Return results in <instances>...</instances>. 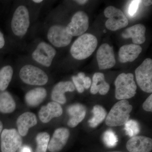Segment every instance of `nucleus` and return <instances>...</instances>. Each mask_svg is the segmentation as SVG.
<instances>
[{"label": "nucleus", "mask_w": 152, "mask_h": 152, "mask_svg": "<svg viewBox=\"0 0 152 152\" xmlns=\"http://www.w3.org/2000/svg\"><path fill=\"white\" fill-rule=\"evenodd\" d=\"M97 45V39L95 36L88 33L83 34L80 36L72 45L71 55L75 59H85L92 54Z\"/></svg>", "instance_id": "1"}, {"label": "nucleus", "mask_w": 152, "mask_h": 152, "mask_svg": "<svg viewBox=\"0 0 152 152\" xmlns=\"http://www.w3.org/2000/svg\"><path fill=\"white\" fill-rule=\"evenodd\" d=\"M133 107L126 100H121L112 107L106 120L107 126H118L124 125L128 121Z\"/></svg>", "instance_id": "2"}, {"label": "nucleus", "mask_w": 152, "mask_h": 152, "mask_svg": "<svg viewBox=\"0 0 152 152\" xmlns=\"http://www.w3.org/2000/svg\"><path fill=\"white\" fill-rule=\"evenodd\" d=\"M115 84L117 99H127L133 97L136 94L137 85L132 73L120 74L116 79Z\"/></svg>", "instance_id": "3"}, {"label": "nucleus", "mask_w": 152, "mask_h": 152, "mask_svg": "<svg viewBox=\"0 0 152 152\" xmlns=\"http://www.w3.org/2000/svg\"><path fill=\"white\" fill-rule=\"evenodd\" d=\"M19 76L25 83L33 86H44L48 81V77L44 71L32 65L23 66L20 71Z\"/></svg>", "instance_id": "4"}, {"label": "nucleus", "mask_w": 152, "mask_h": 152, "mask_svg": "<svg viewBox=\"0 0 152 152\" xmlns=\"http://www.w3.org/2000/svg\"><path fill=\"white\" fill-rule=\"evenodd\" d=\"M30 26L28 10L24 6L17 8L11 21V28L14 34L18 37L24 36Z\"/></svg>", "instance_id": "5"}, {"label": "nucleus", "mask_w": 152, "mask_h": 152, "mask_svg": "<svg viewBox=\"0 0 152 152\" xmlns=\"http://www.w3.org/2000/svg\"><path fill=\"white\" fill-rule=\"evenodd\" d=\"M136 80L139 86L145 92H152V60L145 59L136 69Z\"/></svg>", "instance_id": "6"}, {"label": "nucleus", "mask_w": 152, "mask_h": 152, "mask_svg": "<svg viewBox=\"0 0 152 152\" xmlns=\"http://www.w3.org/2000/svg\"><path fill=\"white\" fill-rule=\"evenodd\" d=\"M104 15L108 20L106 27L111 31H116L126 27L129 24L127 17L122 11L113 6H110L104 11Z\"/></svg>", "instance_id": "7"}, {"label": "nucleus", "mask_w": 152, "mask_h": 152, "mask_svg": "<svg viewBox=\"0 0 152 152\" xmlns=\"http://www.w3.org/2000/svg\"><path fill=\"white\" fill-rule=\"evenodd\" d=\"M21 136L16 129H4L1 135L2 152H16L21 146Z\"/></svg>", "instance_id": "8"}, {"label": "nucleus", "mask_w": 152, "mask_h": 152, "mask_svg": "<svg viewBox=\"0 0 152 152\" xmlns=\"http://www.w3.org/2000/svg\"><path fill=\"white\" fill-rule=\"evenodd\" d=\"M89 18L83 11L76 12L72 18L71 21L66 27L67 32L72 37L80 36L88 28Z\"/></svg>", "instance_id": "9"}, {"label": "nucleus", "mask_w": 152, "mask_h": 152, "mask_svg": "<svg viewBox=\"0 0 152 152\" xmlns=\"http://www.w3.org/2000/svg\"><path fill=\"white\" fill-rule=\"evenodd\" d=\"M73 37L67 32L65 26L54 25L49 29L48 38L49 42L57 48H64L70 43Z\"/></svg>", "instance_id": "10"}, {"label": "nucleus", "mask_w": 152, "mask_h": 152, "mask_svg": "<svg viewBox=\"0 0 152 152\" xmlns=\"http://www.w3.org/2000/svg\"><path fill=\"white\" fill-rule=\"evenodd\" d=\"M56 51L52 46L45 42H41L33 52L32 56L36 61L48 67L51 65Z\"/></svg>", "instance_id": "11"}, {"label": "nucleus", "mask_w": 152, "mask_h": 152, "mask_svg": "<svg viewBox=\"0 0 152 152\" xmlns=\"http://www.w3.org/2000/svg\"><path fill=\"white\" fill-rule=\"evenodd\" d=\"M96 58L100 69L113 68L116 64L113 47L107 43L101 45L97 51Z\"/></svg>", "instance_id": "12"}, {"label": "nucleus", "mask_w": 152, "mask_h": 152, "mask_svg": "<svg viewBox=\"0 0 152 152\" xmlns=\"http://www.w3.org/2000/svg\"><path fill=\"white\" fill-rule=\"evenodd\" d=\"M70 133L68 129L61 128L57 129L49 141L48 148L50 152H58L65 146Z\"/></svg>", "instance_id": "13"}, {"label": "nucleus", "mask_w": 152, "mask_h": 152, "mask_svg": "<svg viewBox=\"0 0 152 152\" xmlns=\"http://www.w3.org/2000/svg\"><path fill=\"white\" fill-rule=\"evenodd\" d=\"M126 148L130 152H150L152 149V140L144 136H135L128 141Z\"/></svg>", "instance_id": "14"}, {"label": "nucleus", "mask_w": 152, "mask_h": 152, "mask_svg": "<svg viewBox=\"0 0 152 152\" xmlns=\"http://www.w3.org/2000/svg\"><path fill=\"white\" fill-rule=\"evenodd\" d=\"M63 113V109L59 104L50 102L42 107L39 113V116L42 122L46 124L55 118L60 117Z\"/></svg>", "instance_id": "15"}, {"label": "nucleus", "mask_w": 152, "mask_h": 152, "mask_svg": "<svg viewBox=\"0 0 152 152\" xmlns=\"http://www.w3.org/2000/svg\"><path fill=\"white\" fill-rule=\"evenodd\" d=\"M145 32V26L138 24L125 29L122 33V37L126 39L132 38L133 44L141 45L143 44L146 40Z\"/></svg>", "instance_id": "16"}, {"label": "nucleus", "mask_w": 152, "mask_h": 152, "mask_svg": "<svg viewBox=\"0 0 152 152\" xmlns=\"http://www.w3.org/2000/svg\"><path fill=\"white\" fill-rule=\"evenodd\" d=\"M75 90V86L72 82H59L55 86L52 90V100L58 103L64 104L66 101L65 93L67 92H73Z\"/></svg>", "instance_id": "17"}, {"label": "nucleus", "mask_w": 152, "mask_h": 152, "mask_svg": "<svg viewBox=\"0 0 152 152\" xmlns=\"http://www.w3.org/2000/svg\"><path fill=\"white\" fill-rule=\"evenodd\" d=\"M142 48L139 45L132 44L124 45L119 50V59L122 63L134 61L141 53Z\"/></svg>", "instance_id": "18"}, {"label": "nucleus", "mask_w": 152, "mask_h": 152, "mask_svg": "<svg viewBox=\"0 0 152 152\" xmlns=\"http://www.w3.org/2000/svg\"><path fill=\"white\" fill-rule=\"evenodd\" d=\"M37 123L36 115L31 112L24 113L20 116L17 121L18 132L21 136L25 137L27 134L30 128Z\"/></svg>", "instance_id": "19"}, {"label": "nucleus", "mask_w": 152, "mask_h": 152, "mask_svg": "<svg viewBox=\"0 0 152 152\" xmlns=\"http://www.w3.org/2000/svg\"><path fill=\"white\" fill-rule=\"evenodd\" d=\"M86 112V108L81 104H74L68 107L67 113L70 117L68 122V126L74 128L77 126L84 119Z\"/></svg>", "instance_id": "20"}, {"label": "nucleus", "mask_w": 152, "mask_h": 152, "mask_svg": "<svg viewBox=\"0 0 152 152\" xmlns=\"http://www.w3.org/2000/svg\"><path fill=\"white\" fill-rule=\"evenodd\" d=\"M47 95L46 90L44 88L39 87L29 91L25 96V100L28 105L35 107L44 100Z\"/></svg>", "instance_id": "21"}, {"label": "nucleus", "mask_w": 152, "mask_h": 152, "mask_svg": "<svg viewBox=\"0 0 152 152\" xmlns=\"http://www.w3.org/2000/svg\"><path fill=\"white\" fill-rule=\"evenodd\" d=\"M110 88V85L105 81L103 74L97 72L94 74L91 88L92 94H96L99 92L101 95H104L108 92Z\"/></svg>", "instance_id": "22"}, {"label": "nucleus", "mask_w": 152, "mask_h": 152, "mask_svg": "<svg viewBox=\"0 0 152 152\" xmlns=\"http://www.w3.org/2000/svg\"><path fill=\"white\" fill-rule=\"evenodd\" d=\"M15 108V102L10 94L7 91L0 93V112L10 113Z\"/></svg>", "instance_id": "23"}, {"label": "nucleus", "mask_w": 152, "mask_h": 152, "mask_svg": "<svg viewBox=\"0 0 152 152\" xmlns=\"http://www.w3.org/2000/svg\"><path fill=\"white\" fill-rule=\"evenodd\" d=\"M13 74V69L10 66L3 67L0 70V91H4L8 87Z\"/></svg>", "instance_id": "24"}, {"label": "nucleus", "mask_w": 152, "mask_h": 152, "mask_svg": "<svg viewBox=\"0 0 152 152\" xmlns=\"http://www.w3.org/2000/svg\"><path fill=\"white\" fill-rule=\"evenodd\" d=\"M93 118L88 121L90 126L95 128L101 124L106 116L107 112L101 106L96 105L94 107L92 110Z\"/></svg>", "instance_id": "25"}, {"label": "nucleus", "mask_w": 152, "mask_h": 152, "mask_svg": "<svg viewBox=\"0 0 152 152\" xmlns=\"http://www.w3.org/2000/svg\"><path fill=\"white\" fill-rule=\"evenodd\" d=\"M50 140V136L48 133H39L36 137L37 146L35 152H46Z\"/></svg>", "instance_id": "26"}, {"label": "nucleus", "mask_w": 152, "mask_h": 152, "mask_svg": "<svg viewBox=\"0 0 152 152\" xmlns=\"http://www.w3.org/2000/svg\"><path fill=\"white\" fill-rule=\"evenodd\" d=\"M124 130L126 134L131 137H135L140 132V126L135 120H128L125 124Z\"/></svg>", "instance_id": "27"}, {"label": "nucleus", "mask_w": 152, "mask_h": 152, "mask_svg": "<svg viewBox=\"0 0 152 152\" xmlns=\"http://www.w3.org/2000/svg\"><path fill=\"white\" fill-rule=\"evenodd\" d=\"M103 140L106 145L109 148L115 146L118 142L117 136L111 129L107 130L104 133Z\"/></svg>", "instance_id": "28"}, {"label": "nucleus", "mask_w": 152, "mask_h": 152, "mask_svg": "<svg viewBox=\"0 0 152 152\" xmlns=\"http://www.w3.org/2000/svg\"><path fill=\"white\" fill-rule=\"evenodd\" d=\"M85 77L86 75L84 73L80 72L78 74L77 76H73L72 77L74 86L79 93H82L84 91L83 79Z\"/></svg>", "instance_id": "29"}, {"label": "nucleus", "mask_w": 152, "mask_h": 152, "mask_svg": "<svg viewBox=\"0 0 152 152\" xmlns=\"http://www.w3.org/2000/svg\"><path fill=\"white\" fill-rule=\"evenodd\" d=\"M142 2V1H131L129 6L128 13L131 16H134L137 11L139 5Z\"/></svg>", "instance_id": "30"}, {"label": "nucleus", "mask_w": 152, "mask_h": 152, "mask_svg": "<svg viewBox=\"0 0 152 152\" xmlns=\"http://www.w3.org/2000/svg\"><path fill=\"white\" fill-rule=\"evenodd\" d=\"M143 108L148 112L152 111V95H150L143 104Z\"/></svg>", "instance_id": "31"}, {"label": "nucleus", "mask_w": 152, "mask_h": 152, "mask_svg": "<svg viewBox=\"0 0 152 152\" xmlns=\"http://www.w3.org/2000/svg\"><path fill=\"white\" fill-rule=\"evenodd\" d=\"M83 87L85 89H88L89 88H90V87L91 86V79L89 77H86L84 78L83 79Z\"/></svg>", "instance_id": "32"}, {"label": "nucleus", "mask_w": 152, "mask_h": 152, "mask_svg": "<svg viewBox=\"0 0 152 152\" xmlns=\"http://www.w3.org/2000/svg\"><path fill=\"white\" fill-rule=\"evenodd\" d=\"M5 45V39L4 35L0 31V49L2 48Z\"/></svg>", "instance_id": "33"}, {"label": "nucleus", "mask_w": 152, "mask_h": 152, "mask_svg": "<svg viewBox=\"0 0 152 152\" xmlns=\"http://www.w3.org/2000/svg\"><path fill=\"white\" fill-rule=\"evenodd\" d=\"M20 152H32V150L28 146H24L20 150Z\"/></svg>", "instance_id": "34"}, {"label": "nucleus", "mask_w": 152, "mask_h": 152, "mask_svg": "<svg viewBox=\"0 0 152 152\" xmlns=\"http://www.w3.org/2000/svg\"><path fill=\"white\" fill-rule=\"evenodd\" d=\"M143 4L146 7H148L151 6L152 4V1L151 0H145V1H142Z\"/></svg>", "instance_id": "35"}, {"label": "nucleus", "mask_w": 152, "mask_h": 152, "mask_svg": "<svg viewBox=\"0 0 152 152\" xmlns=\"http://www.w3.org/2000/svg\"><path fill=\"white\" fill-rule=\"evenodd\" d=\"M75 1L79 4L84 5L86 4L88 1H86V0H77V1Z\"/></svg>", "instance_id": "36"}, {"label": "nucleus", "mask_w": 152, "mask_h": 152, "mask_svg": "<svg viewBox=\"0 0 152 152\" xmlns=\"http://www.w3.org/2000/svg\"><path fill=\"white\" fill-rule=\"evenodd\" d=\"M3 127L2 123L1 122V121H0V134H1V132L2 130Z\"/></svg>", "instance_id": "37"}, {"label": "nucleus", "mask_w": 152, "mask_h": 152, "mask_svg": "<svg viewBox=\"0 0 152 152\" xmlns=\"http://www.w3.org/2000/svg\"><path fill=\"white\" fill-rule=\"evenodd\" d=\"M33 1L35 3H40L42 2L43 1H42V0H34Z\"/></svg>", "instance_id": "38"}, {"label": "nucleus", "mask_w": 152, "mask_h": 152, "mask_svg": "<svg viewBox=\"0 0 152 152\" xmlns=\"http://www.w3.org/2000/svg\"><path fill=\"white\" fill-rule=\"evenodd\" d=\"M104 33H106V30H104Z\"/></svg>", "instance_id": "39"}, {"label": "nucleus", "mask_w": 152, "mask_h": 152, "mask_svg": "<svg viewBox=\"0 0 152 152\" xmlns=\"http://www.w3.org/2000/svg\"></svg>", "instance_id": "40"}]
</instances>
